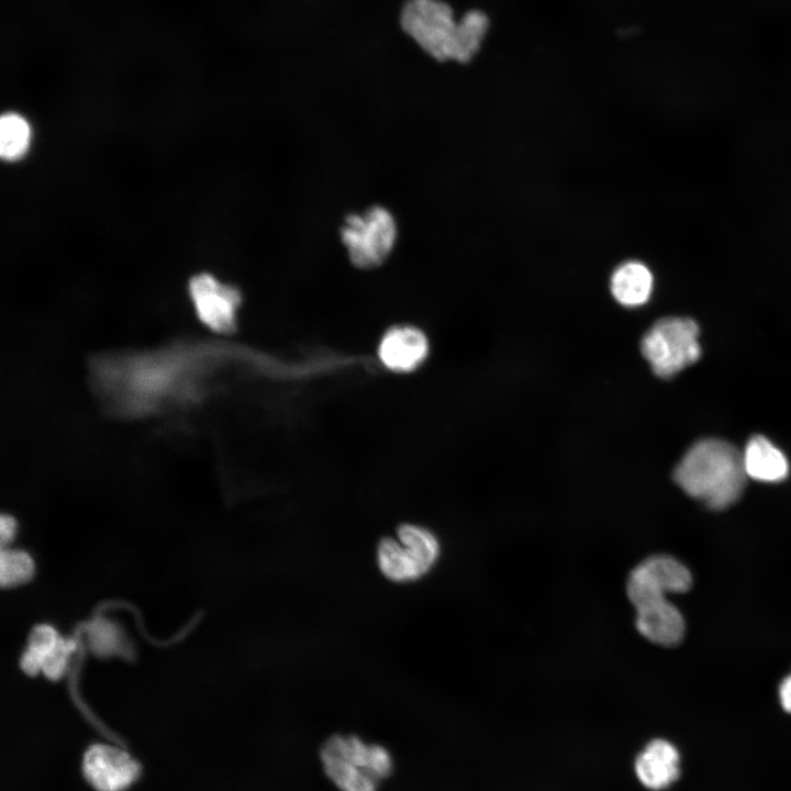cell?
<instances>
[{
  "label": "cell",
  "mask_w": 791,
  "mask_h": 791,
  "mask_svg": "<svg viewBox=\"0 0 791 791\" xmlns=\"http://www.w3.org/2000/svg\"><path fill=\"white\" fill-rule=\"evenodd\" d=\"M18 533L16 520L10 514H2L0 517V544L1 547H9Z\"/></svg>",
  "instance_id": "cell-21"
},
{
  "label": "cell",
  "mask_w": 791,
  "mask_h": 791,
  "mask_svg": "<svg viewBox=\"0 0 791 791\" xmlns=\"http://www.w3.org/2000/svg\"><path fill=\"white\" fill-rule=\"evenodd\" d=\"M35 572L33 557L24 549L1 547L0 583L2 588H14L29 582Z\"/></svg>",
  "instance_id": "cell-17"
},
{
  "label": "cell",
  "mask_w": 791,
  "mask_h": 791,
  "mask_svg": "<svg viewBox=\"0 0 791 791\" xmlns=\"http://www.w3.org/2000/svg\"><path fill=\"white\" fill-rule=\"evenodd\" d=\"M691 583V573L680 561L670 556L656 555L632 570L626 591L636 606L656 595L686 592Z\"/></svg>",
  "instance_id": "cell-9"
},
{
  "label": "cell",
  "mask_w": 791,
  "mask_h": 791,
  "mask_svg": "<svg viewBox=\"0 0 791 791\" xmlns=\"http://www.w3.org/2000/svg\"><path fill=\"white\" fill-rule=\"evenodd\" d=\"M653 275L639 261L620 265L611 277L610 288L614 299L625 307H639L646 303L653 290Z\"/></svg>",
  "instance_id": "cell-15"
},
{
  "label": "cell",
  "mask_w": 791,
  "mask_h": 791,
  "mask_svg": "<svg viewBox=\"0 0 791 791\" xmlns=\"http://www.w3.org/2000/svg\"><path fill=\"white\" fill-rule=\"evenodd\" d=\"M441 555L437 536L415 523L400 524L393 535L383 536L376 546L375 558L385 579L398 584L424 578Z\"/></svg>",
  "instance_id": "cell-5"
},
{
  "label": "cell",
  "mask_w": 791,
  "mask_h": 791,
  "mask_svg": "<svg viewBox=\"0 0 791 791\" xmlns=\"http://www.w3.org/2000/svg\"><path fill=\"white\" fill-rule=\"evenodd\" d=\"M699 327L688 317H664L653 324L640 341L643 356L654 374L671 378L701 356Z\"/></svg>",
  "instance_id": "cell-7"
},
{
  "label": "cell",
  "mask_w": 791,
  "mask_h": 791,
  "mask_svg": "<svg viewBox=\"0 0 791 791\" xmlns=\"http://www.w3.org/2000/svg\"><path fill=\"white\" fill-rule=\"evenodd\" d=\"M189 293L200 321L222 334L236 330V313L242 301L239 290L222 283L209 274L191 278Z\"/></svg>",
  "instance_id": "cell-8"
},
{
  "label": "cell",
  "mask_w": 791,
  "mask_h": 791,
  "mask_svg": "<svg viewBox=\"0 0 791 791\" xmlns=\"http://www.w3.org/2000/svg\"><path fill=\"white\" fill-rule=\"evenodd\" d=\"M677 484L690 497L713 510L738 500L747 475L743 455L732 444L715 438L701 439L684 454L673 471Z\"/></svg>",
  "instance_id": "cell-3"
},
{
  "label": "cell",
  "mask_w": 791,
  "mask_h": 791,
  "mask_svg": "<svg viewBox=\"0 0 791 791\" xmlns=\"http://www.w3.org/2000/svg\"><path fill=\"white\" fill-rule=\"evenodd\" d=\"M636 608V627L648 640L676 646L684 635V620L666 597L650 599Z\"/></svg>",
  "instance_id": "cell-11"
},
{
  "label": "cell",
  "mask_w": 791,
  "mask_h": 791,
  "mask_svg": "<svg viewBox=\"0 0 791 791\" xmlns=\"http://www.w3.org/2000/svg\"><path fill=\"white\" fill-rule=\"evenodd\" d=\"M59 633L49 624H37L31 631L27 645L20 657V667L24 673L36 676L42 672L46 655L60 639Z\"/></svg>",
  "instance_id": "cell-16"
},
{
  "label": "cell",
  "mask_w": 791,
  "mask_h": 791,
  "mask_svg": "<svg viewBox=\"0 0 791 791\" xmlns=\"http://www.w3.org/2000/svg\"><path fill=\"white\" fill-rule=\"evenodd\" d=\"M742 455L745 472L754 480L779 482L788 476L789 464L784 454L765 436H753Z\"/></svg>",
  "instance_id": "cell-14"
},
{
  "label": "cell",
  "mask_w": 791,
  "mask_h": 791,
  "mask_svg": "<svg viewBox=\"0 0 791 791\" xmlns=\"http://www.w3.org/2000/svg\"><path fill=\"white\" fill-rule=\"evenodd\" d=\"M88 645L98 656H112L124 649L121 627L107 617H96L87 627Z\"/></svg>",
  "instance_id": "cell-19"
},
{
  "label": "cell",
  "mask_w": 791,
  "mask_h": 791,
  "mask_svg": "<svg viewBox=\"0 0 791 791\" xmlns=\"http://www.w3.org/2000/svg\"><path fill=\"white\" fill-rule=\"evenodd\" d=\"M398 238L393 214L382 205L347 215L341 227V239L349 261L358 269L381 266L391 255Z\"/></svg>",
  "instance_id": "cell-6"
},
{
  "label": "cell",
  "mask_w": 791,
  "mask_h": 791,
  "mask_svg": "<svg viewBox=\"0 0 791 791\" xmlns=\"http://www.w3.org/2000/svg\"><path fill=\"white\" fill-rule=\"evenodd\" d=\"M779 695L783 709L791 712V676L782 681Z\"/></svg>",
  "instance_id": "cell-22"
},
{
  "label": "cell",
  "mask_w": 791,
  "mask_h": 791,
  "mask_svg": "<svg viewBox=\"0 0 791 791\" xmlns=\"http://www.w3.org/2000/svg\"><path fill=\"white\" fill-rule=\"evenodd\" d=\"M202 349L175 346L148 354L104 356L93 366L96 385L124 414H144L165 401L194 398Z\"/></svg>",
  "instance_id": "cell-1"
},
{
  "label": "cell",
  "mask_w": 791,
  "mask_h": 791,
  "mask_svg": "<svg viewBox=\"0 0 791 791\" xmlns=\"http://www.w3.org/2000/svg\"><path fill=\"white\" fill-rule=\"evenodd\" d=\"M679 754L673 745L654 739L638 755L635 771L640 782L653 790L670 786L679 776Z\"/></svg>",
  "instance_id": "cell-13"
},
{
  "label": "cell",
  "mask_w": 791,
  "mask_h": 791,
  "mask_svg": "<svg viewBox=\"0 0 791 791\" xmlns=\"http://www.w3.org/2000/svg\"><path fill=\"white\" fill-rule=\"evenodd\" d=\"M428 354L425 334L414 326H394L382 337L379 357L391 370L406 372L417 368Z\"/></svg>",
  "instance_id": "cell-12"
},
{
  "label": "cell",
  "mask_w": 791,
  "mask_h": 791,
  "mask_svg": "<svg viewBox=\"0 0 791 791\" xmlns=\"http://www.w3.org/2000/svg\"><path fill=\"white\" fill-rule=\"evenodd\" d=\"M30 136V126L21 115L3 114L0 121L1 156L8 160L22 157L29 147Z\"/></svg>",
  "instance_id": "cell-18"
},
{
  "label": "cell",
  "mask_w": 791,
  "mask_h": 791,
  "mask_svg": "<svg viewBox=\"0 0 791 791\" xmlns=\"http://www.w3.org/2000/svg\"><path fill=\"white\" fill-rule=\"evenodd\" d=\"M402 31L437 62L466 64L480 51L490 27L489 15L471 9L456 18L444 0H405L400 11Z\"/></svg>",
  "instance_id": "cell-2"
},
{
  "label": "cell",
  "mask_w": 791,
  "mask_h": 791,
  "mask_svg": "<svg viewBox=\"0 0 791 791\" xmlns=\"http://www.w3.org/2000/svg\"><path fill=\"white\" fill-rule=\"evenodd\" d=\"M76 648V640L60 637L54 648L44 658L42 673L53 681L60 679L65 675L69 658Z\"/></svg>",
  "instance_id": "cell-20"
},
{
  "label": "cell",
  "mask_w": 791,
  "mask_h": 791,
  "mask_svg": "<svg viewBox=\"0 0 791 791\" xmlns=\"http://www.w3.org/2000/svg\"><path fill=\"white\" fill-rule=\"evenodd\" d=\"M82 771L97 791H123L138 777L140 766L126 751L97 744L86 751Z\"/></svg>",
  "instance_id": "cell-10"
},
{
  "label": "cell",
  "mask_w": 791,
  "mask_h": 791,
  "mask_svg": "<svg viewBox=\"0 0 791 791\" xmlns=\"http://www.w3.org/2000/svg\"><path fill=\"white\" fill-rule=\"evenodd\" d=\"M324 773L339 791H378L393 771L390 751L356 735L336 734L320 749Z\"/></svg>",
  "instance_id": "cell-4"
}]
</instances>
